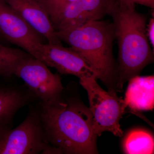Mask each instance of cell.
<instances>
[{"mask_svg": "<svg viewBox=\"0 0 154 154\" xmlns=\"http://www.w3.org/2000/svg\"><path fill=\"white\" fill-rule=\"evenodd\" d=\"M38 111L48 142L60 154L98 153L93 116L79 98L63 92L54 101L40 102Z\"/></svg>", "mask_w": 154, "mask_h": 154, "instance_id": "1", "label": "cell"}, {"mask_svg": "<svg viewBox=\"0 0 154 154\" xmlns=\"http://www.w3.org/2000/svg\"><path fill=\"white\" fill-rule=\"evenodd\" d=\"M108 15L113 20L118 46L117 92L126 82L138 76L154 60V54L147 35V19L135 5L115 0Z\"/></svg>", "mask_w": 154, "mask_h": 154, "instance_id": "2", "label": "cell"}, {"mask_svg": "<svg viewBox=\"0 0 154 154\" xmlns=\"http://www.w3.org/2000/svg\"><path fill=\"white\" fill-rule=\"evenodd\" d=\"M56 33L61 42L84 58L108 90L117 92V64L113 54L115 36L112 22L99 20Z\"/></svg>", "mask_w": 154, "mask_h": 154, "instance_id": "3", "label": "cell"}, {"mask_svg": "<svg viewBox=\"0 0 154 154\" xmlns=\"http://www.w3.org/2000/svg\"><path fill=\"white\" fill-rule=\"evenodd\" d=\"M40 153L60 152L48 142L38 110L31 107L17 127L0 130V154Z\"/></svg>", "mask_w": 154, "mask_h": 154, "instance_id": "4", "label": "cell"}, {"mask_svg": "<svg viewBox=\"0 0 154 154\" xmlns=\"http://www.w3.org/2000/svg\"><path fill=\"white\" fill-rule=\"evenodd\" d=\"M81 85L87 91L89 107L93 116L95 133L100 136L109 131L121 137L123 132L119 122L125 111L124 101L117 96L115 91H106L101 88L94 76L79 79Z\"/></svg>", "mask_w": 154, "mask_h": 154, "instance_id": "5", "label": "cell"}, {"mask_svg": "<svg viewBox=\"0 0 154 154\" xmlns=\"http://www.w3.org/2000/svg\"><path fill=\"white\" fill-rule=\"evenodd\" d=\"M47 65L30 54L17 65L14 75L23 80L25 85L41 103L57 99L63 93L60 76L54 74Z\"/></svg>", "mask_w": 154, "mask_h": 154, "instance_id": "6", "label": "cell"}, {"mask_svg": "<svg viewBox=\"0 0 154 154\" xmlns=\"http://www.w3.org/2000/svg\"><path fill=\"white\" fill-rule=\"evenodd\" d=\"M0 36L36 59L46 41L4 0H0Z\"/></svg>", "mask_w": 154, "mask_h": 154, "instance_id": "7", "label": "cell"}, {"mask_svg": "<svg viewBox=\"0 0 154 154\" xmlns=\"http://www.w3.org/2000/svg\"><path fill=\"white\" fill-rule=\"evenodd\" d=\"M37 59L55 69L61 74L72 75L79 79L94 76L98 79L96 72L79 53L71 47H64L62 44L43 43Z\"/></svg>", "mask_w": 154, "mask_h": 154, "instance_id": "8", "label": "cell"}, {"mask_svg": "<svg viewBox=\"0 0 154 154\" xmlns=\"http://www.w3.org/2000/svg\"><path fill=\"white\" fill-rule=\"evenodd\" d=\"M115 0H75L64 11L54 26L64 30L101 20L108 15Z\"/></svg>", "mask_w": 154, "mask_h": 154, "instance_id": "9", "label": "cell"}, {"mask_svg": "<svg viewBox=\"0 0 154 154\" xmlns=\"http://www.w3.org/2000/svg\"><path fill=\"white\" fill-rule=\"evenodd\" d=\"M48 43L61 44L51 19L47 0H4Z\"/></svg>", "mask_w": 154, "mask_h": 154, "instance_id": "10", "label": "cell"}, {"mask_svg": "<svg viewBox=\"0 0 154 154\" xmlns=\"http://www.w3.org/2000/svg\"><path fill=\"white\" fill-rule=\"evenodd\" d=\"M33 98L28 88L0 85V130L11 128L16 113Z\"/></svg>", "mask_w": 154, "mask_h": 154, "instance_id": "11", "label": "cell"}, {"mask_svg": "<svg viewBox=\"0 0 154 154\" xmlns=\"http://www.w3.org/2000/svg\"><path fill=\"white\" fill-rule=\"evenodd\" d=\"M125 108L134 111L152 110L154 107L153 76L134 77L129 80L124 100Z\"/></svg>", "mask_w": 154, "mask_h": 154, "instance_id": "12", "label": "cell"}, {"mask_svg": "<svg viewBox=\"0 0 154 154\" xmlns=\"http://www.w3.org/2000/svg\"><path fill=\"white\" fill-rule=\"evenodd\" d=\"M122 147L125 154H153V136L143 128L131 129L125 136Z\"/></svg>", "mask_w": 154, "mask_h": 154, "instance_id": "13", "label": "cell"}, {"mask_svg": "<svg viewBox=\"0 0 154 154\" xmlns=\"http://www.w3.org/2000/svg\"><path fill=\"white\" fill-rule=\"evenodd\" d=\"M29 54L24 51L4 46L0 42V75L11 78L18 63Z\"/></svg>", "mask_w": 154, "mask_h": 154, "instance_id": "14", "label": "cell"}, {"mask_svg": "<svg viewBox=\"0 0 154 154\" xmlns=\"http://www.w3.org/2000/svg\"><path fill=\"white\" fill-rule=\"evenodd\" d=\"M75 1V0H47L50 16L54 27L64 11Z\"/></svg>", "mask_w": 154, "mask_h": 154, "instance_id": "15", "label": "cell"}, {"mask_svg": "<svg viewBox=\"0 0 154 154\" xmlns=\"http://www.w3.org/2000/svg\"><path fill=\"white\" fill-rule=\"evenodd\" d=\"M120 2L125 3L128 5H139L154 9V0H117Z\"/></svg>", "mask_w": 154, "mask_h": 154, "instance_id": "16", "label": "cell"}, {"mask_svg": "<svg viewBox=\"0 0 154 154\" xmlns=\"http://www.w3.org/2000/svg\"><path fill=\"white\" fill-rule=\"evenodd\" d=\"M154 20L153 18L150 20L148 25H147V35L150 44L154 47Z\"/></svg>", "mask_w": 154, "mask_h": 154, "instance_id": "17", "label": "cell"}, {"mask_svg": "<svg viewBox=\"0 0 154 154\" xmlns=\"http://www.w3.org/2000/svg\"><path fill=\"white\" fill-rule=\"evenodd\" d=\"M1 38H2V37H1V36H0V42H1Z\"/></svg>", "mask_w": 154, "mask_h": 154, "instance_id": "18", "label": "cell"}]
</instances>
